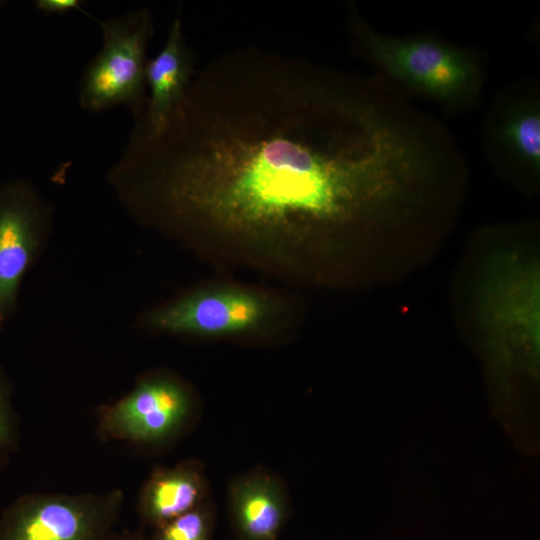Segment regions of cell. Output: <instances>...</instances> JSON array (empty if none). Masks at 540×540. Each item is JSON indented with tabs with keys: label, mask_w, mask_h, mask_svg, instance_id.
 Masks as SVG:
<instances>
[{
	"label": "cell",
	"mask_w": 540,
	"mask_h": 540,
	"mask_svg": "<svg viewBox=\"0 0 540 540\" xmlns=\"http://www.w3.org/2000/svg\"><path fill=\"white\" fill-rule=\"evenodd\" d=\"M449 132L379 76L248 47L196 70L119 161L157 215L260 244L302 242L418 203L446 174Z\"/></svg>",
	"instance_id": "6da1fadb"
},
{
	"label": "cell",
	"mask_w": 540,
	"mask_h": 540,
	"mask_svg": "<svg viewBox=\"0 0 540 540\" xmlns=\"http://www.w3.org/2000/svg\"><path fill=\"white\" fill-rule=\"evenodd\" d=\"M349 28L357 51L377 76L402 92L425 97L449 111L472 108L480 99L484 70L471 49L432 35L382 34L354 6Z\"/></svg>",
	"instance_id": "7a4b0ae2"
},
{
	"label": "cell",
	"mask_w": 540,
	"mask_h": 540,
	"mask_svg": "<svg viewBox=\"0 0 540 540\" xmlns=\"http://www.w3.org/2000/svg\"><path fill=\"white\" fill-rule=\"evenodd\" d=\"M103 46L86 66L79 100L88 111L99 112L125 105L139 116L145 109L146 49L153 35L148 8L99 21Z\"/></svg>",
	"instance_id": "3957f363"
},
{
	"label": "cell",
	"mask_w": 540,
	"mask_h": 540,
	"mask_svg": "<svg viewBox=\"0 0 540 540\" xmlns=\"http://www.w3.org/2000/svg\"><path fill=\"white\" fill-rule=\"evenodd\" d=\"M120 489L102 493H27L0 518V540H97L124 502Z\"/></svg>",
	"instance_id": "277c9868"
},
{
	"label": "cell",
	"mask_w": 540,
	"mask_h": 540,
	"mask_svg": "<svg viewBox=\"0 0 540 540\" xmlns=\"http://www.w3.org/2000/svg\"><path fill=\"white\" fill-rule=\"evenodd\" d=\"M194 412L189 390L164 376L141 379L124 397L97 413L101 439L140 446L163 444L184 430Z\"/></svg>",
	"instance_id": "5b68a950"
},
{
	"label": "cell",
	"mask_w": 540,
	"mask_h": 540,
	"mask_svg": "<svg viewBox=\"0 0 540 540\" xmlns=\"http://www.w3.org/2000/svg\"><path fill=\"white\" fill-rule=\"evenodd\" d=\"M271 312L270 301L259 293L240 288H211L155 310L149 315L148 323L169 333L231 335L256 329Z\"/></svg>",
	"instance_id": "8992f818"
},
{
	"label": "cell",
	"mask_w": 540,
	"mask_h": 540,
	"mask_svg": "<svg viewBox=\"0 0 540 540\" xmlns=\"http://www.w3.org/2000/svg\"><path fill=\"white\" fill-rule=\"evenodd\" d=\"M484 317L489 338L502 361L509 347L539 351V277L535 266L502 261L484 291Z\"/></svg>",
	"instance_id": "52a82bcc"
},
{
	"label": "cell",
	"mask_w": 540,
	"mask_h": 540,
	"mask_svg": "<svg viewBox=\"0 0 540 540\" xmlns=\"http://www.w3.org/2000/svg\"><path fill=\"white\" fill-rule=\"evenodd\" d=\"M44 215L28 182L0 184V330L16 309L21 280L40 244Z\"/></svg>",
	"instance_id": "ba28073f"
},
{
	"label": "cell",
	"mask_w": 540,
	"mask_h": 540,
	"mask_svg": "<svg viewBox=\"0 0 540 540\" xmlns=\"http://www.w3.org/2000/svg\"><path fill=\"white\" fill-rule=\"evenodd\" d=\"M487 156L532 177L540 172V99L535 84H517L497 95L484 126Z\"/></svg>",
	"instance_id": "9c48e42d"
},
{
	"label": "cell",
	"mask_w": 540,
	"mask_h": 540,
	"mask_svg": "<svg viewBox=\"0 0 540 540\" xmlns=\"http://www.w3.org/2000/svg\"><path fill=\"white\" fill-rule=\"evenodd\" d=\"M195 71L193 54L177 17L164 47L147 60L145 82L150 96L144 111L135 117V123L149 131L159 129L184 98Z\"/></svg>",
	"instance_id": "30bf717a"
},
{
	"label": "cell",
	"mask_w": 540,
	"mask_h": 540,
	"mask_svg": "<svg viewBox=\"0 0 540 540\" xmlns=\"http://www.w3.org/2000/svg\"><path fill=\"white\" fill-rule=\"evenodd\" d=\"M206 479L193 460L154 469L139 493V506L149 519L165 524L199 506L206 496Z\"/></svg>",
	"instance_id": "8fae6325"
},
{
	"label": "cell",
	"mask_w": 540,
	"mask_h": 540,
	"mask_svg": "<svg viewBox=\"0 0 540 540\" xmlns=\"http://www.w3.org/2000/svg\"><path fill=\"white\" fill-rule=\"evenodd\" d=\"M231 502L243 532L254 540H270L283 518L284 492L270 475L255 473L233 483Z\"/></svg>",
	"instance_id": "7c38bea8"
},
{
	"label": "cell",
	"mask_w": 540,
	"mask_h": 540,
	"mask_svg": "<svg viewBox=\"0 0 540 540\" xmlns=\"http://www.w3.org/2000/svg\"><path fill=\"white\" fill-rule=\"evenodd\" d=\"M208 524L201 504L196 508L165 523L159 540H206Z\"/></svg>",
	"instance_id": "4fadbf2b"
},
{
	"label": "cell",
	"mask_w": 540,
	"mask_h": 540,
	"mask_svg": "<svg viewBox=\"0 0 540 540\" xmlns=\"http://www.w3.org/2000/svg\"><path fill=\"white\" fill-rule=\"evenodd\" d=\"M16 443L17 423L11 404L10 386L0 368V468L8 461Z\"/></svg>",
	"instance_id": "5bb4252c"
},
{
	"label": "cell",
	"mask_w": 540,
	"mask_h": 540,
	"mask_svg": "<svg viewBox=\"0 0 540 540\" xmlns=\"http://www.w3.org/2000/svg\"><path fill=\"white\" fill-rule=\"evenodd\" d=\"M79 0H38L35 6L45 14H66L73 10H81Z\"/></svg>",
	"instance_id": "9a60e30c"
}]
</instances>
